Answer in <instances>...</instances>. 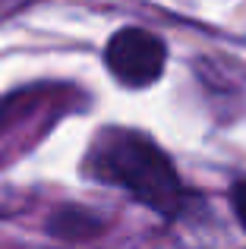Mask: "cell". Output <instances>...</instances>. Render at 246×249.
I'll return each mask as SVG.
<instances>
[{
  "mask_svg": "<svg viewBox=\"0 0 246 249\" xmlns=\"http://www.w3.org/2000/svg\"><path fill=\"white\" fill-rule=\"evenodd\" d=\"M95 170L101 180L129 189L161 214H177L183 205V186L174 174V164L139 133H107L95 148Z\"/></svg>",
  "mask_w": 246,
  "mask_h": 249,
  "instance_id": "6da1fadb",
  "label": "cell"
},
{
  "mask_svg": "<svg viewBox=\"0 0 246 249\" xmlns=\"http://www.w3.org/2000/svg\"><path fill=\"white\" fill-rule=\"evenodd\" d=\"M107 67L123 85L129 89H142L161 79L167 51L161 38H155L145 29H120L107 44Z\"/></svg>",
  "mask_w": 246,
  "mask_h": 249,
  "instance_id": "7a4b0ae2",
  "label": "cell"
},
{
  "mask_svg": "<svg viewBox=\"0 0 246 249\" xmlns=\"http://www.w3.org/2000/svg\"><path fill=\"white\" fill-rule=\"evenodd\" d=\"M230 202H234V212H237V218H240V224L246 227V183H237V186L230 189Z\"/></svg>",
  "mask_w": 246,
  "mask_h": 249,
  "instance_id": "3957f363",
  "label": "cell"
}]
</instances>
